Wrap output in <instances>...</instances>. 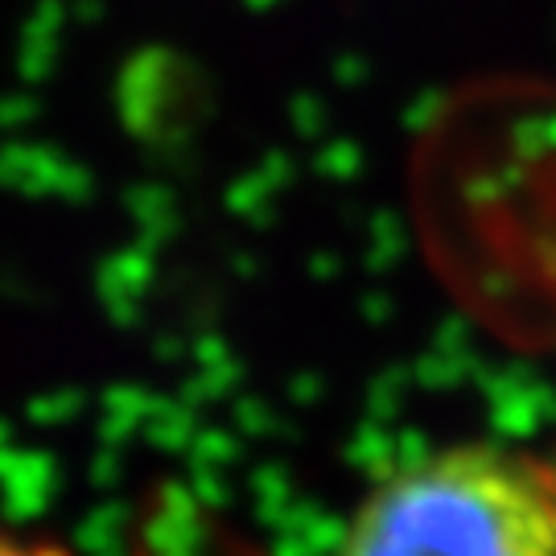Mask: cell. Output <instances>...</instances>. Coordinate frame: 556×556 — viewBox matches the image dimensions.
Here are the masks:
<instances>
[{"label":"cell","mask_w":556,"mask_h":556,"mask_svg":"<svg viewBox=\"0 0 556 556\" xmlns=\"http://www.w3.org/2000/svg\"><path fill=\"white\" fill-rule=\"evenodd\" d=\"M338 556H556V457L495 438L425 450L367 486Z\"/></svg>","instance_id":"1"},{"label":"cell","mask_w":556,"mask_h":556,"mask_svg":"<svg viewBox=\"0 0 556 556\" xmlns=\"http://www.w3.org/2000/svg\"><path fill=\"white\" fill-rule=\"evenodd\" d=\"M0 556H79L46 536H29L0 523ZM119 556H268L252 532L231 523L227 511L194 491L165 486L144 498Z\"/></svg>","instance_id":"2"}]
</instances>
